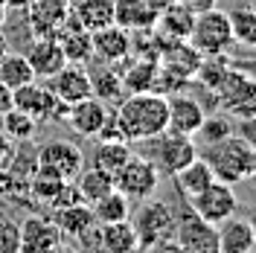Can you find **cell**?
<instances>
[{"label":"cell","instance_id":"cell-1","mask_svg":"<svg viewBox=\"0 0 256 253\" xmlns=\"http://www.w3.org/2000/svg\"><path fill=\"white\" fill-rule=\"evenodd\" d=\"M116 122L122 128L128 142L154 140L166 131L169 122V96L158 90H143V94H128L116 105Z\"/></svg>","mask_w":256,"mask_h":253},{"label":"cell","instance_id":"cell-2","mask_svg":"<svg viewBox=\"0 0 256 253\" xmlns=\"http://www.w3.org/2000/svg\"><path fill=\"white\" fill-rule=\"evenodd\" d=\"M212 174L224 180V184H242L248 180L250 172V160H254V148L242 140L239 134H230L224 140L207 146V158Z\"/></svg>","mask_w":256,"mask_h":253},{"label":"cell","instance_id":"cell-3","mask_svg":"<svg viewBox=\"0 0 256 253\" xmlns=\"http://www.w3.org/2000/svg\"><path fill=\"white\" fill-rule=\"evenodd\" d=\"M190 41L192 47L198 50L201 56H222L233 47V30H230V15L222 9H207V12H198L192 20L190 30Z\"/></svg>","mask_w":256,"mask_h":253},{"label":"cell","instance_id":"cell-4","mask_svg":"<svg viewBox=\"0 0 256 253\" xmlns=\"http://www.w3.org/2000/svg\"><path fill=\"white\" fill-rule=\"evenodd\" d=\"M160 178H163V174L158 172V166L148 158L131 154V158L114 172V186L122 192L126 198H131V201H146V198H152V195L158 192Z\"/></svg>","mask_w":256,"mask_h":253},{"label":"cell","instance_id":"cell-5","mask_svg":"<svg viewBox=\"0 0 256 253\" xmlns=\"http://www.w3.org/2000/svg\"><path fill=\"white\" fill-rule=\"evenodd\" d=\"M216 99L227 114L236 116H254L256 114V79L244 73L239 64H230L222 88L216 90Z\"/></svg>","mask_w":256,"mask_h":253},{"label":"cell","instance_id":"cell-6","mask_svg":"<svg viewBox=\"0 0 256 253\" xmlns=\"http://www.w3.org/2000/svg\"><path fill=\"white\" fill-rule=\"evenodd\" d=\"M175 242L186 253H218V224L201 218L195 210L175 216Z\"/></svg>","mask_w":256,"mask_h":253},{"label":"cell","instance_id":"cell-7","mask_svg":"<svg viewBox=\"0 0 256 253\" xmlns=\"http://www.w3.org/2000/svg\"><path fill=\"white\" fill-rule=\"evenodd\" d=\"M134 230H137V242L140 250H154L160 242L175 236V212L172 206L163 201H152L140 210V216L134 218Z\"/></svg>","mask_w":256,"mask_h":253},{"label":"cell","instance_id":"cell-8","mask_svg":"<svg viewBox=\"0 0 256 253\" xmlns=\"http://www.w3.org/2000/svg\"><path fill=\"white\" fill-rule=\"evenodd\" d=\"M154 154H152V163L158 166L160 174H172L180 172L190 160L198 158V146H195V140L192 137H186V134H172V131H163V134H158L154 137Z\"/></svg>","mask_w":256,"mask_h":253},{"label":"cell","instance_id":"cell-9","mask_svg":"<svg viewBox=\"0 0 256 253\" xmlns=\"http://www.w3.org/2000/svg\"><path fill=\"white\" fill-rule=\"evenodd\" d=\"M190 206L201 216V218H207V222H212V224H222L224 218H230V216L236 212L239 198H236V192H233V184H224V180L216 178L210 186H204L198 195H192Z\"/></svg>","mask_w":256,"mask_h":253},{"label":"cell","instance_id":"cell-10","mask_svg":"<svg viewBox=\"0 0 256 253\" xmlns=\"http://www.w3.org/2000/svg\"><path fill=\"white\" fill-rule=\"evenodd\" d=\"M35 169H44V172L56 174L62 180H73L84 169V154L70 140H52V142L38 148Z\"/></svg>","mask_w":256,"mask_h":253},{"label":"cell","instance_id":"cell-11","mask_svg":"<svg viewBox=\"0 0 256 253\" xmlns=\"http://www.w3.org/2000/svg\"><path fill=\"white\" fill-rule=\"evenodd\" d=\"M20 227V250L24 253H52L64 248V233L52 224V218L30 216L18 224Z\"/></svg>","mask_w":256,"mask_h":253},{"label":"cell","instance_id":"cell-12","mask_svg":"<svg viewBox=\"0 0 256 253\" xmlns=\"http://www.w3.org/2000/svg\"><path fill=\"white\" fill-rule=\"evenodd\" d=\"M12 108L30 114L35 122H41V120H47L52 114H58L62 108H67V105L56 99L52 88H41L35 82H26V84L12 90Z\"/></svg>","mask_w":256,"mask_h":253},{"label":"cell","instance_id":"cell-13","mask_svg":"<svg viewBox=\"0 0 256 253\" xmlns=\"http://www.w3.org/2000/svg\"><path fill=\"white\" fill-rule=\"evenodd\" d=\"M26 62L35 70V79H52L67 64V56H64L58 38H52V35H35L32 47L26 50Z\"/></svg>","mask_w":256,"mask_h":253},{"label":"cell","instance_id":"cell-14","mask_svg":"<svg viewBox=\"0 0 256 253\" xmlns=\"http://www.w3.org/2000/svg\"><path fill=\"white\" fill-rule=\"evenodd\" d=\"M108 114L111 111H108V105H105L102 99L84 96V99H79V102L67 105V122H70V128H73L76 134L94 140L96 134H99V128L105 126Z\"/></svg>","mask_w":256,"mask_h":253},{"label":"cell","instance_id":"cell-15","mask_svg":"<svg viewBox=\"0 0 256 253\" xmlns=\"http://www.w3.org/2000/svg\"><path fill=\"white\" fill-rule=\"evenodd\" d=\"M52 94L64 105H73V102H79L84 96H90V73H88V67L79 62H67L52 76Z\"/></svg>","mask_w":256,"mask_h":253},{"label":"cell","instance_id":"cell-16","mask_svg":"<svg viewBox=\"0 0 256 253\" xmlns=\"http://www.w3.org/2000/svg\"><path fill=\"white\" fill-rule=\"evenodd\" d=\"M90 44H94V56L99 62L120 64L131 52V32L122 30L120 24H108L102 30L90 32Z\"/></svg>","mask_w":256,"mask_h":253},{"label":"cell","instance_id":"cell-17","mask_svg":"<svg viewBox=\"0 0 256 253\" xmlns=\"http://www.w3.org/2000/svg\"><path fill=\"white\" fill-rule=\"evenodd\" d=\"M204 108L186 94H175L169 99V122H166V131L172 134H186V137H195V131L204 120Z\"/></svg>","mask_w":256,"mask_h":253},{"label":"cell","instance_id":"cell-18","mask_svg":"<svg viewBox=\"0 0 256 253\" xmlns=\"http://www.w3.org/2000/svg\"><path fill=\"white\" fill-rule=\"evenodd\" d=\"M52 224L64 233V238H84L90 230L96 227V218L90 212V204L84 201H76V204H67L52 210Z\"/></svg>","mask_w":256,"mask_h":253},{"label":"cell","instance_id":"cell-19","mask_svg":"<svg viewBox=\"0 0 256 253\" xmlns=\"http://www.w3.org/2000/svg\"><path fill=\"white\" fill-rule=\"evenodd\" d=\"M96 248L108 253H131L140 250L137 242V230L128 222H108V224H96Z\"/></svg>","mask_w":256,"mask_h":253},{"label":"cell","instance_id":"cell-20","mask_svg":"<svg viewBox=\"0 0 256 253\" xmlns=\"http://www.w3.org/2000/svg\"><path fill=\"white\" fill-rule=\"evenodd\" d=\"M88 73H90V96L102 99L105 105H120L128 96L126 84H122V76H120L116 67H111L108 62L90 67Z\"/></svg>","mask_w":256,"mask_h":253},{"label":"cell","instance_id":"cell-21","mask_svg":"<svg viewBox=\"0 0 256 253\" xmlns=\"http://www.w3.org/2000/svg\"><path fill=\"white\" fill-rule=\"evenodd\" d=\"M30 15L35 35H52L56 38L64 18L70 15V0H32Z\"/></svg>","mask_w":256,"mask_h":253},{"label":"cell","instance_id":"cell-22","mask_svg":"<svg viewBox=\"0 0 256 253\" xmlns=\"http://www.w3.org/2000/svg\"><path fill=\"white\" fill-rule=\"evenodd\" d=\"M256 248L254 227L248 218H224L218 224V253H248Z\"/></svg>","mask_w":256,"mask_h":253},{"label":"cell","instance_id":"cell-23","mask_svg":"<svg viewBox=\"0 0 256 253\" xmlns=\"http://www.w3.org/2000/svg\"><path fill=\"white\" fill-rule=\"evenodd\" d=\"M192 20H195V15L190 9H184L180 3H172L169 9H163L158 15L152 30H158L160 41H186L192 30Z\"/></svg>","mask_w":256,"mask_h":253},{"label":"cell","instance_id":"cell-24","mask_svg":"<svg viewBox=\"0 0 256 253\" xmlns=\"http://www.w3.org/2000/svg\"><path fill=\"white\" fill-rule=\"evenodd\" d=\"M158 15L143 0H114V24H120L128 32H146L154 26Z\"/></svg>","mask_w":256,"mask_h":253},{"label":"cell","instance_id":"cell-25","mask_svg":"<svg viewBox=\"0 0 256 253\" xmlns=\"http://www.w3.org/2000/svg\"><path fill=\"white\" fill-rule=\"evenodd\" d=\"M70 12L88 32H96L114 24V0H73Z\"/></svg>","mask_w":256,"mask_h":253},{"label":"cell","instance_id":"cell-26","mask_svg":"<svg viewBox=\"0 0 256 253\" xmlns=\"http://www.w3.org/2000/svg\"><path fill=\"white\" fill-rule=\"evenodd\" d=\"M178 184V190L184 192L186 198H192V195H198V192L204 190V186H210L212 180H216V174H212V169H210V163L204 158H195L190 160L180 172L172 174Z\"/></svg>","mask_w":256,"mask_h":253},{"label":"cell","instance_id":"cell-27","mask_svg":"<svg viewBox=\"0 0 256 253\" xmlns=\"http://www.w3.org/2000/svg\"><path fill=\"white\" fill-rule=\"evenodd\" d=\"M96 224H108V222H126L131 218V198H126L122 192L114 186L111 192H105L102 198H96L90 204Z\"/></svg>","mask_w":256,"mask_h":253},{"label":"cell","instance_id":"cell-28","mask_svg":"<svg viewBox=\"0 0 256 253\" xmlns=\"http://www.w3.org/2000/svg\"><path fill=\"white\" fill-rule=\"evenodd\" d=\"M76 190H79V198L84 204H94L96 198H102L105 192L114 190V174L99 169V166H90V169H82L76 178H73Z\"/></svg>","mask_w":256,"mask_h":253},{"label":"cell","instance_id":"cell-29","mask_svg":"<svg viewBox=\"0 0 256 253\" xmlns=\"http://www.w3.org/2000/svg\"><path fill=\"white\" fill-rule=\"evenodd\" d=\"M122 84L128 94H143V90H154V79H158V62L152 58H134L126 70L120 73Z\"/></svg>","mask_w":256,"mask_h":253},{"label":"cell","instance_id":"cell-30","mask_svg":"<svg viewBox=\"0 0 256 253\" xmlns=\"http://www.w3.org/2000/svg\"><path fill=\"white\" fill-rule=\"evenodd\" d=\"M26 82H35V70L30 67L26 56L20 52H3L0 58V84H6L9 90H15Z\"/></svg>","mask_w":256,"mask_h":253},{"label":"cell","instance_id":"cell-31","mask_svg":"<svg viewBox=\"0 0 256 253\" xmlns=\"http://www.w3.org/2000/svg\"><path fill=\"white\" fill-rule=\"evenodd\" d=\"M128 158H131L128 140H99V146H96V152H94V166L114 174Z\"/></svg>","mask_w":256,"mask_h":253},{"label":"cell","instance_id":"cell-32","mask_svg":"<svg viewBox=\"0 0 256 253\" xmlns=\"http://www.w3.org/2000/svg\"><path fill=\"white\" fill-rule=\"evenodd\" d=\"M0 131L12 142H24V140H32V134L38 131V122L32 120L30 114L18 111V108H9V111L0 114Z\"/></svg>","mask_w":256,"mask_h":253},{"label":"cell","instance_id":"cell-33","mask_svg":"<svg viewBox=\"0 0 256 253\" xmlns=\"http://www.w3.org/2000/svg\"><path fill=\"white\" fill-rule=\"evenodd\" d=\"M230 15V30H233V44L256 50V9L254 6H242L227 12Z\"/></svg>","mask_w":256,"mask_h":253},{"label":"cell","instance_id":"cell-34","mask_svg":"<svg viewBox=\"0 0 256 253\" xmlns=\"http://www.w3.org/2000/svg\"><path fill=\"white\" fill-rule=\"evenodd\" d=\"M230 64L227 62V52H222V56H204L201 58V64H198V70H195V76L201 79V84L204 88H210L212 94L222 88L224 76H227V70H230Z\"/></svg>","mask_w":256,"mask_h":253},{"label":"cell","instance_id":"cell-35","mask_svg":"<svg viewBox=\"0 0 256 253\" xmlns=\"http://www.w3.org/2000/svg\"><path fill=\"white\" fill-rule=\"evenodd\" d=\"M64 184H67V180H62V178L44 172V169H35V174L30 178V192H32V198H35V201L52 206V201L58 198V192H62Z\"/></svg>","mask_w":256,"mask_h":253},{"label":"cell","instance_id":"cell-36","mask_svg":"<svg viewBox=\"0 0 256 253\" xmlns=\"http://www.w3.org/2000/svg\"><path fill=\"white\" fill-rule=\"evenodd\" d=\"M233 134V122H230V116H224V114H204V120H201V126L195 131V137L204 142V146H212V142L224 140V137H230Z\"/></svg>","mask_w":256,"mask_h":253},{"label":"cell","instance_id":"cell-37","mask_svg":"<svg viewBox=\"0 0 256 253\" xmlns=\"http://www.w3.org/2000/svg\"><path fill=\"white\" fill-rule=\"evenodd\" d=\"M20 250V227L9 216H0V253Z\"/></svg>","mask_w":256,"mask_h":253},{"label":"cell","instance_id":"cell-38","mask_svg":"<svg viewBox=\"0 0 256 253\" xmlns=\"http://www.w3.org/2000/svg\"><path fill=\"white\" fill-rule=\"evenodd\" d=\"M239 137L250 148H256V114L254 116H242V122H239Z\"/></svg>","mask_w":256,"mask_h":253},{"label":"cell","instance_id":"cell-39","mask_svg":"<svg viewBox=\"0 0 256 253\" xmlns=\"http://www.w3.org/2000/svg\"><path fill=\"white\" fill-rule=\"evenodd\" d=\"M175 3H180L184 9H190L192 15H198V12H207V9H212L218 0H175Z\"/></svg>","mask_w":256,"mask_h":253},{"label":"cell","instance_id":"cell-40","mask_svg":"<svg viewBox=\"0 0 256 253\" xmlns=\"http://www.w3.org/2000/svg\"><path fill=\"white\" fill-rule=\"evenodd\" d=\"M9 108H12V90L6 84H0V114L9 111Z\"/></svg>","mask_w":256,"mask_h":253},{"label":"cell","instance_id":"cell-41","mask_svg":"<svg viewBox=\"0 0 256 253\" xmlns=\"http://www.w3.org/2000/svg\"><path fill=\"white\" fill-rule=\"evenodd\" d=\"M143 3L152 9V12H154V15H160V12H163V9H169L175 0H143Z\"/></svg>","mask_w":256,"mask_h":253},{"label":"cell","instance_id":"cell-42","mask_svg":"<svg viewBox=\"0 0 256 253\" xmlns=\"http://www.w3.org/2000/svg\"><path fill=\"white\" fill-rule=\"evenodd\" d=\"M233 64H239L244 73H250V76L256 79V58H250V62H233Z\"/></svg>","mask_w":256,"mask_h":253},{"label":"cell","instance_id":"cell-43","mask_svg":"<svg viewBox=\"0 0 256 253\" xmlns=\"http://www.w3.org/2000/svg\"><path fill=\"white\" fill-rule=\"evenodd\" d=\"M6 6H9V9H30L32 0H6Z\"/></svg>","mask_w":256,"mask_h":253},{"label":"cell","instance_id":"cell-44","mask_svg":"<svg viewBox=\"0 0 256 253\" xmlns=\"http://www.w3.org/2000/svg\"><path fill=\"white\" fill-rule=\"evenodd\" d=\"M248 180H250V186H256V148H254V160H250V172H248Z\"/></svg>","mask_w":256,"mask_h":253},{"label":"cell","instance_id":"cell-45","mask_svg":"<svg viewBox=\"0 0 256 253\" xmlns=\"http://www.w3.org/2000/svg\"><path fill=\"white\" fill-rule=\"evenodd\" d=\"M248 222H250V227H254V236H256V204L250 206V218H248Z\"/></svg>","mask_w":256,"mask_h":253},{"label":"cell","instance_id":"cell-46","mask_svg":"<svg viewBox=\"0 0 256 253\" xmlns=\"http://www.w3.org/2000/svg\"><path fill=\"white\" fill-rule=\"evenodd\" d=\"M3 52H6V38H3V32H0V58H3Z\"/></svg>","mask_w":256,"mask_h":253},{"label":"cell","instance_id":"cell-47","mask_svg":"<svg viewBox=\"0 0 256 253\" xmlns=\"http://www.w3.org/2000/svg\"><path fill=\"white\" fill-rule=\"evenodd\" d=\"M250 6H254V9H256V0H250Z\"/></svg>","mask_w":256,"mask_h":253},{"label":"cell","instance_id":"cell-48","mask_svg":"<svg viewBox=\"0 0 256 253\" xmlns=\"http://www.w3.org/2000/svg\"><path fill=\"white\" fill-rule=\"evenodd\" d=\"M70 3H73V0H70Z\"/></svg>","mask_w":256,"mask_h":253}]
</instances>
